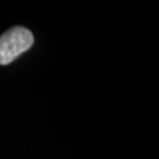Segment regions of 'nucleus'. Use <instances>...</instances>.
<instances>
[{"label": "nucleus", "mask_w": 159, "mask_h": 159, "mask_svg": "<svg viewBox=\"0 0 159 159\" xmlns=\"http://www.w3.org/2000/svg\"><path fill=\"white\" fill-rule=\"evenodd\" d=\"M33 34L24 27H12L0 36V64L6 65L29 50L33 44Z\"/></svg>", "instance_id": "f257e3e1"}]
</instances>
